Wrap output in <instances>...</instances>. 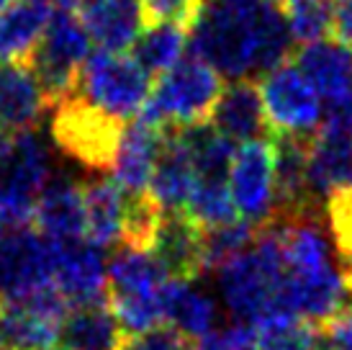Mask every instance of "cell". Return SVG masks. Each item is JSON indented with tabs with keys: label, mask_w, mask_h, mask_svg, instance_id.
Listing matches in <instances>:
<instances>
[{
	"label": "cell",
	"mask_w": 352,
	"mask_h": 350,
	"mask_svg": "<svg viewBox=\"0 0 352 350\" xmlns=\"http://www.w3.org/2000/svg\"><path fill=\"white\" fill-rule=\"evenodd\" d=\"M283 8L267 0H204L188 29V52L229 80H254L291 59Z\"/></svg>",
	"instance_id": "6da1fadb"
},
{
	"label": "cell",
	"mask_w": 352,
	"mask_h": 350,
	"mask_svg": "<svg viewBox=\"0 0 352 350\" xmlns=\"http://www.w3.org/2000/svg\"><path fill=\"white\" fill-rule=\"evenodd\" d=\"M214 273L232 320L257 325L273 314H296L285 296L283 250L273 222L257 229L245 253L234 255Z\"/></svg>",
	"instance_id": "7a4b0ae2"
},
{
	"label": "cell",
	"mask_w": 352,
	"mask_h": 350,
	"mask_svg": "<svg viewBox=\"0 0 352 350\" xmlns=\"http://www.w3.org/2000/svg\"><path fill=\"white\" fill-rule=\"evenodd\" d=\"M167 271L149 250L118 247L108 262V304L124 335H137L165 322L162 291Z\"/></svg>",
	"instance_id": "3957f363"
},
{
	"label": "cell",
	"mask_w": 352,
	"mask_h": 350,
	"mask_svg": "<svg viewBox=\"0 0 352 350\" xmlns=\"http://www.w3.org/2000/svg\"><path fill=\"white\" fill-rule=\"evenodd\" d=\"M221 90V75L190 54L157 78L139 116L165 132L201 124L211 119Z\"/></svg>",
	"instance_id": "277c9868"
},
{
	"label": "cell",
	"mask_w": 352,
	"mask_h": 350,
	"mask_svg": "<svg viewBox=\"0 0 352 350\" xmlns=\"http://www.w3.org/2000/svg\"><path fill=\"white\" fill-rule=\"evenodd\" d=\"M90 52H93V39L82 19L75 10L54 6L44 37L26 59L50 98V106H57L59 101L75 93L80 70L90 57Z\"/></svg>",
	"instance_id": "5b68a950"
},
{
	"label": "cell",
	"mask_w": 352,
	"mask_h": 350,
	"mask_svg": "<svg viewBox=\"0 0 352 350\" xmlns=\"http://www.w3.org/2000/svg\"><path fill=\"white\" fill-rule=\"evenodd\" d=\"M149 80L152 78L139 68L131 54L96 49L80 70L75 93L108 116L131 121L142 114L152 93Z\"/></svg>",
	"instance_id": "8992f818"
},
{
	"label": "cell",
	"mask_w": 352,
	"mask_h": 350,
	"mask_svg": "<svg viewBox=\"0 0 352 350\" xmlns=\"http://www.w3.org/2000/svg\"><path fill=\"white\" fill-rule=\"evenodd\" d=\"M50 150L36 129L16 132L0 157V224L21 227L34 222V209L50 183Z\"/></svg>",
	"instance_id": "52a82bcc"
},
{
	"label": "cell",
	"mask_w": 352,
	"mask_h": 350,
	"mask_svg": "<svg viewBox=\"0 0 352 350\" xmlns=\"http://www.w3.org/2000/svg\"><path fill=\"white\" fill-rule=\"evenodd\" d=\"M52 121V136L67 157L90 170H111L126 121L103 114L78 93L59 101Z\"/></svg>",
	"instance_id": "ba28073f"
},
{
	"label": "cell",
	"mask_w": 352,
	"mask_h": 350,
	"mask_svg": "<svg viewBox=\"0 0 352 350\" xmlns=\"http://www.w3.org/2000/svg\"><path fill=\"white\" fill-rule=\"evenodd\" d=\"M257 88L270 134L311 139L324 124L322 96L303 78L294 59H285L278 68L260 75Z\"/></svg>",
	"instance_id": "9c48e42d"
},
{
	"label": "cell",
	"mask_w": 352,
	"mask_h": 350,
	"mask_svg": "<svg viewBox=\"0 0 352 350\" xmlns=\"http://www.w3.org/2000/svg\"><path fill=\"white\" fill-rule=\"evenodd\" d=\"M54 286L52 240L31 224L6 227L0 240V299H29Z\"/></svg>",
	"instance_id": "30bf717a"
},
{
	"label": "cell",
	"mask_w": 352,
	"mask_h": 350,
	"mask_svg": "<svg viewBox=\"0 0 352 350\" xmlns=\"http://www.w3.org/2000/svg\"><path fill=\"white\" fill-rule=\"evenodd\" d=\"M229 191L239 219L265 227L275 216V152L273 139L242 142L229 167Z\"/></svg>",
	"instance_id": "8fae6325"
},
{
	"label": "cell",
	"mask_w": 352,
	"mask_h": 350,
	"mask_svg": "<svg viewBox=\"0 0 352 350\" xmlns=\"http://www.w3.org/2000/svg\"><path fill=\"white\" fill-rule=\"evenodd\" d=\"M52 278L69 309L108 302V268H103V253L85 237L52 240Z\"/></svg>",
	"instance_id": "7c38bea8"
},
{
	"label": "cell",
	"mask_w": 352,
	"mask_h": 350,
	"mask_svg": "<svg viewBox=\"0 0 352 350\" xmlns=\"http://www.w3.org/2000/svg\"><path fill=\"white\" fill-rule=\"evenodd\" d=\"M306 173L314 198H327L352 185V136L342 111L329 108L319 132L309 139Z\"/></svg>",
	"instance_id": "4fadbf2b"
},
{
	"label": "cell",
	"mask_w": 352,
	"mask_h": 350,
	"mask_svg": "<svg viewBox=\"0 0 352 350\" xmlns=\"http://www.w3.org/2000/svg\"><path fill=\"white\" fill-rule=\"evenodd\" d=\"M291 59L329 108H340L350 101L352 47L340 39H319L301 44Z\"/></svg>",
	"instance_id": "5bb4252c"
},
{
	"label": "cell",
	"mask_w": 352,
	"mask_h": 350,
	"mask_svg": "<svg viewBox=\"0 0 352 350\" xmlns=\"http://www.w3.org/2000/svg\"><path fill=\"white\" fill-rule=\"evenodd\" d=\"M149 253L155 255L170 278L193 281L206 273L204 229L186 212H165Z\"/></svg>",
	"instance_id": "9a60e30c"
},
{
	"label": "cell",
	"mask_w": 352,
	"mask_h": 350,
	"mask_svg": "<svg viewBox=\"0 0 352 350\" xmlns=\"http://www.w3.org/2000/svg\"><path fill=\"white\" fill-rule=\"evenodd\" d=\"M165 142V129L155 127L142 116L126 121L118 152L113 160V181L126 196H139L149 191V181L155 173L157 157Z\"/></svg>",
	"instance_id": "2e32d148"
},
{
	"label": "cell",
	"mask_w": 352,
	"mask_h": 350,
	"mask_svg": "<svg viewBox=\"0 0 352 350\" xmlns=\"http://www.w3.org/2000/svg\"><path fill=\"white\" fill-rule=\"evenodd\" d=\"M196 185L198 173L183 136L177 134V129H167L147 194L162 212H186Z\"/></svg>",
	"instance_id": "e0dca14e"
},
{
	"label": "cell",
	"mask_w": 352,
	"mask_h": 350,
	"mask_svg": "<svg viewBox=\"0 0 352 350\" xmlns=\"http://www.w3.org/2000/svg\"><path fill=\"white\" fill-rule=\"evenodd\" d=\"M47 106L50 98L29 62L0 65V124L10 134L36 127Z\"/></svg>",
	"instance_id": "ac0fdd59"
},
{
	"label": "cell",
	"mask_w": 352,
	"mask_h": 350,
	"mask_svg": "<svg viewBox=\"0 0 352 350\" xmlns=\"http://www.w3.org/2000/svg\"><path fill=\"white\" fill-rule=\"evenodd\" d=\"M34 224L41 234L52 240H75L85 237V196L82 185L67 175H54L44 185L36 209Z\"/></svg>",
	"instance_id": "d6986e66"
},
{
	"label": "cell",
	"mask_w": 352,
	"mask_h": 350,
	"mask_svg": "<svg viewBox=\"0 0 352 350\" xmlns=\"http://www.w3.org/2000/svg\"><path fill=\"white\" fill-rule=\"evenodd\" d=\"M232 142H252L267 134L263 98L254 80H232L221 90L216 108L208 119Z\"/></svg>",
	"instance_id": "ffe728a7"
},
{
	"label": "cell",
	"mask_w": 352,
	"mask_h": 350,
	"mask_svg": "<svg viewBox=\"0 0 352 350\" xmlns=\"http://www.w3.org/2000/svg\"><path fill=\"white\" fill-rule=\"evenodd\" d=\"M62 320L29 302L0 299V350H57Z\"/></svg>",
	"instance_id": "44dd1931"
},
{
	"label": "cell",
	"mask_w": 352,
	"mask_h": 350,
	"mask_svg": "<svg viewBox=\"0 0 352 350\" xmlns=\"http://www.w3.org/2000/svg\"><path fill=\"white\" fill-rule=\"evenodd\" d=\"M90 39L106 52H129L144 31L142 0H96L80 13Z\"/></svg>",
	"instance_id": "7402d4cb"
},
{
	"label": "cell",
	"mask_w": 352,
	"mask_h": 350,
	"mask_svg": "<svg viewBox=\"0 0 352 350\" xmlns=\"http://www.w3.org/2000/svg\"><path fill=\"white\" fill-rule=\"evenodd\" d=\"M124 330L108 302L72 307L59 325L57 350H121Z\"/></svg>",
	"instance_id": "603a6c76"
},
{
	"label": "cell",
	"mask_w": 352,
	"mask_h": 350,
	"mask_svg": "<svg viewBox=\"0 0 352 350\" xmlns=\"http://www.w3.org/2000/svg\"><path fill=\"white\" fill-rule=\"evenodd\" d=\"M54 10V0H13L0 10V57L26 62L41 41Z\"/></svg>",
	"instance_id": "cb8c5ba5"
},
{
	"label": "cell",
	"mask_w": 352,
	"mask_h": 350,
	"mask_svg": "<svg viewBox=\"0 0 352 350\" xmlns=\"http://www.w3.org/2000/svg\"><path fill=\"white\" fill-rule=\"evenodd\" d=\"M85 196V240L98 250L121 243L126 219V194L116 181H93L82 185Z\"/></svg>",
	"instance_id": "d4e9b609"
},
{
	"label": "cell",
	"mask_w": 352,
	"mask_h": 350,
	"mask_svg": "<svg viewBox=\"0 0 352 350\" xmlns=\"http://www.w3.org/2000/svg\"><path fill=\"white\" fill-rule=\"evenodd\" d=\"M162 304H165V322L175 325L190 340L208 335L219 320L214 299L193 289L190 281H183V278H170L165 283Z\"/></svg>",
	"instance_id": "484cf974"
},
{
	"label": "cell",
	"mask_w": 352,
	"mask_h": 350,
	"mask_svg": "<svg viewBox=\"0 0 352 350\" xmlns=\"http://www.w3.org/2000/svg\"><path fill=\"white\" fill-rule=\"evenodd\" d=\"M188 152L193 157L198 181H229V167L234 160V142L224 136L211 121L177 129Z\"/></svg>",
	"instance_id": "4316f807"
},
{
	"label": "cell",
	"mask_w": 352,
	"mask_h": 350,
	"mask_svg": "<svg viewBox=\"0 0 352 350\" xmlns=\"http://www.w3.org/2000/svg\"><path fill=\"white\" fill-rule=\"evenodd\" d=\"M188 49V29L180 23H155L144 26L134 41V47L129 49L131 57L139 68L152 75H165L167 70H173L183 59Z\"/></svg>",
	"instance_id": "83f0119b"
},
{
	"label": "cell",
	"mask_w": 352,
	"mask_h": 350,
	"mask_svg": "<svg viewBox=\"0 0 352 350\" xmlns=\"http://www.w3.org/2000/svg\"><path fill=\"white\" fill-rule=\"evenodd\" d=\"M260 350H329L322 325L298 314H273L254 325Z\"/></svg>",
	"instance_id": "f1b7e54d"
},
{
	"label": "cell",
	"mask_w": 352,
	"mask_h": 350,
	"mask_svg": "<svg viewBox=\"0 0 352 350\" xmlns=\"http://www.w3.org/2000/svg\"><path fill=\"white\" fill-rule=\"evenodd\" d=\"M186 214L201 229H216L224 224L239 222L229 181H198L196 191L186 206Z\"/></svg>",
	"instance_id": "f546056e"
},
{
	"label": "cell",
	"mask_w": 352,
	"mask_h": 350,
	"mask_svg": "<svg viewBox=\"0 0 352 350\" xmlns=\"http://www.w3.org/2000/svg\"><path fill=\"white\" fill-rule=\"evenodd\" d=\"M337 0H291L283 6V16L296 44H311L334 34Z\"/></svg>",
	"instance_id": "4dcf8cb0"
},
{
	"label": "cell",
	"mask_w": 352,
	"mask_h": 350,
	"mask_svg": "<svg viewBox=\"0 0 352 350\" xmlns=\"http://www.w3.org/2000/svg\"><path fill=\"white\" fill-rule=\"evenodd\" d=\"M260 227H252L247 222H234L216 227V229H204V262L206 273H214L219 265L232 260L234 255L245 253L247 247L254 243Z\"/></svg>",
	"instance_id": "1f68e13d"
},
{
	"label": "cell",
	"mask_w": 352,
	"mask_h": 350,
	"mask_svg": "<svg viewBox=\"0 0 352 350\" xmlns=\"http://www.w3.org/2000/svg\"><path fill=\"white\" fill-rule=\"evenodd\" d=\"M121 350H190V338L183 335L175 325L162 322L137 335H124Z\"/></svg>",
	"instance_id": "d6a6232c"
},
{
	"label": "cell",
	"mask_w": 352,
	"mask_h": 350,
	"mask_svg": "<svg viewBox=\"0 0 352 350\" xmlns=\"http://www.w3.org/2000/svg\"><path fill=\"white\" fill-rule=\"evenodd\" d=\"M204 0H142L144 10V23H180L190 29V23L196 21Z\"/></svg>",
	"instance_id": "836d02e7"
},
{
	"label": "cell",
	"mask_w": 352,
	"mask_h": 350,
	"mask_svg": "<svg viewBox=\"0 0 352 350\" xmlns=\"http://www.w3.org/2000/svg\"><path fill=\"white\" fill-rule=\"evenodd\" d=\"M322 330L329 350H352V304H347L334 320L324 322Z\"/></svg>",
	"instance_id": "e575fe53"
},
{
	"label": "cell",
	"mask_w": 352,
	"mask_h": 350,
	"mask_svg": "<svg viewBox=\"0 0 352 350\" xmlns=\"http://www.w3.org/2000/svg\"><path fill=\"white\" fill-rule=\"evenodd\" d=\"M334 39L352 47V0H337L334 13Z\"/></svg>",
	"instance_id": "d590c367"
},
{
	"label": "cell",
	"mask_w": 352,
	"mask_h": 350,
	"mask_svg": "<svg viewBox=\"0 0 352 350\" xmlns=\"http://www.w3.org/2000/svg\"><path fill=\"white\" fill-rule=\"evenodd\" d=\"M90 3H96V0H54V6H59V8H67V10H75L78 16L88 8Z\"/></svg>",
	"instance_id": "8d00e7d4"
},
{
	"label": "cell",
	"mask_w": 352,
	"mask_h": 350,
	"mask_svg": "<svg viewBox=\"0 0 352 350\" xmlns=\"http://www.w3.org/2000/svg\"><path fill=\"white\" fill-rule=\"evenodd\" d=\"M10 132L6 127H3V124H0V157H3V152H6V150H8V142H10Z\"/></svg>",
	"instance_id": "74e56055"
},
{
	"label": "cell",
	"mask_w": 352,
	"mask_h": 350,
	"mask_svg": "<svg viewBox=\"0 0 352 350\" xmlns=\"http://www.w3.org/2000/svg\"><path fill=\"white\" fill-rule=\"evenodd\" d=\"M337 111H342L344 119H347V127H350V136H352V106H342V108H337Z\"/></svg>",
	"instance_id": "f35d334b"
},
{
	"label": "cell",
	"mask_w": 352,
	"mask_h": 350,
	"mask_svg": "<svg viewBox=\"0 0 352 350\" xmlns=\"http://www.w3.org/2000/svg\"><path fill=\"white\" fill-rule=\"evenodd\" d=\"M267 3H273V6H280V8H283L285 3H291V0H267Z\"/></svg>",
	"instance_id": "ab89813d"
},
{
	"label": "cell",
	"mask_w": 352,
	"mask_h": 350,
	"mask_svg": "<svg viewBox=\"0 0 352 350\" xmlns=\"http://www.w3.org/2000/svg\"><path fill=\"white\" fill-rule=\"evenodd\" d=\"M10 3H13V0H0V10H3V8H8Z\"/></svg>",
	"instance_id": "60d3db41"
},
{
	"label": "cell",
	"mask_w": 352,
	"mask_h": 350,
	"mask_svg": "<svg viewBox=\"0 0 352 350\" xmlns=\"http://www.w3.org/2000/svg\"><path fill=\"white\" fill-rule=\"evenodd\" d=\"M3 232H6V227H3V224H0V240H3Z\"/></svg>",
	"instance_id": "b9f144b4"
},
{
	"label": "cell",
	"mask_w": 352,
	"mask_h": 350,
	"mask_svg": "<svg viewBox=\"0 0 352 350\" xmlns=\"http://www.w3.org/2000/svg\"><path fill=\"white\" fill-rule=\"evenodd\" d=\"M0 62H3V57H0Z\"/></svg>",
	"instance_id": "7bdbcfd3"
}]
</instances>
